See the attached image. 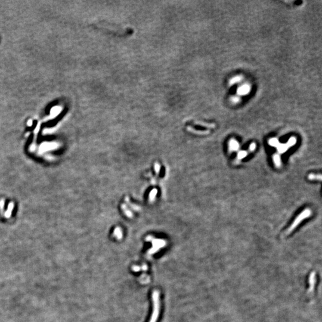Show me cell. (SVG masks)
<instances>
[{
    "mask_svg": "<svg viewBox=\"0 0 322 322\" xmlns=\"http://www.w3.org/2000/svg\"><path fill=\"white\" fill-rule=\"evenodd\" d=\"M311 215V211L310 209H306L304 211H303L300 214H299L298 216H296L294 222L292 224V225L288 228V229L284 232V236H288L289 235L292 231H293L299 225L301 221H303L304 219H305L307 217L310 216Z\"/></svg>",
    "mask_w": 322,
    "mask_h": 322,
    "instance_id": "obj_1",
    "label": "cell"
},
{
    "mask_svg": "<svg viewBox=\"0 0 322 322\" xmlns=\"http://www.w3.org/2000/svg\"><path fill=\"white\" fill-rule=\"evenodd\" d=\"M152 299L153 302V309L152 312V315L151 316V320L149 322H156L158 319L159 309H160V303H159V294L157 290H154L152 294Z\"/></svg>",
    "mask_w": 322,
    "mask_h": 322,
    "instance_id": "obj_2",
    "label": "cell"
},
{
    "mask_svg": "<svg viewBox=\"0 0 322 322\" xmlns=\"http://www.w3.org/2000/svg\"><path fill=\"white\" fill-rule=\"evenodd\" d=\"M250 89L251 87L249 84H243L237 89V94L241 95L248 94L250 91Z\"/></svg>",
    "mask_w": 322,
    "mask_h": 322,
    "instance_id": "obj_3",
    "label": "cell"
},
{
    "mask_svg": "<svg viewBox=\"0 0 322 322\" xmlns=\"http://www.w3.org/2000/svg\"><path fill=\"white\" fill-rule=\"evenodd\" d=\"M315 282H316V279H315V276H314V274L312 273V274L310 276V287L309 289V296H311V295H312L313 292V289L314 288V284H315Z\"/></svg>",
    "mask_w": 322,
    "mask_h": 322,
    "instance_id": "obj_4",
    "label": "cell"
},
{
    "mask_svg": "<svg viewBox=\"0 0 322 322\" xmlns=\"http://www.w3.org/2000/svg\"><path fill=\"white\" fill-rule=\"evenodd\" d=\"M309 179L310 180H313V179H316V180H321V174H310L309 175Z\"/></svg>",
    "mask_w": 322,
    "mask_h": 322,
    "instance_id": "obj_5",
    "label": "cell"
},
{
    "mask_svg": "<svg viewBox=\"0 0 322 322\" xmlns=\"http://www.w3.org/2000/svg\"><path fill=\"white\" fill-rule=\"evenodd\" d=\"M242 79V77L241 76H237L232 78L230 81V85H233L237 82H240Z\"/></svg>",
    "mask_w": 322,
    "mask_h": 322,
    "instance_id": "obj_6",
    "label": "cell"
},
{
    "mask_svg": "<svg viewBox=\"0 0 322 322\" xmlns=\"http://www.w3.org/2000/svg\"><path fill=\"white\" fill-rule=\"evenodd\" d=\"M239 147V144L237 143V142L234 140H232L230 141V148L231 149L232 151H233V150H236Z\"/></svg>",
    "mask_w": 322,
    "mask_h": 322,
    "instance_id": "obj_7",
    "label": "cell"
},
{
    "mask_svg": "<svg viewBox=\"0 0 322 322\" xmlns=\"http://www.w3.org/2000/svg\"><path fill=\"white\" fill-rule=\"evenodd\" d=\"M198 124L202 125V126H206L208 127V128H214L215 127V125L214 124H205V123H202L200 122H197Z\"/></svg>",
    "mask_w": 322,
    "mask_h": 322,
    "instance_id": "obj_8",
    "label": "cell"
},
{
    "mask_svg": "<svg viewBox=\"0 0 322 322\" xmlns=\"http://www.w3.org/2000/svg\"><path fill=\"white\" fill-rule=\"evenodd\" d=\"M231 101L233 103H237L238 102H239V101H240V99H239V97L237 96H234L231 99Z\"/></svg>",
    "mask_w": 322,
    "mask_h": 322,
    "instance_id": "obj_9",
    "label": "cell"
}]
</instances>
